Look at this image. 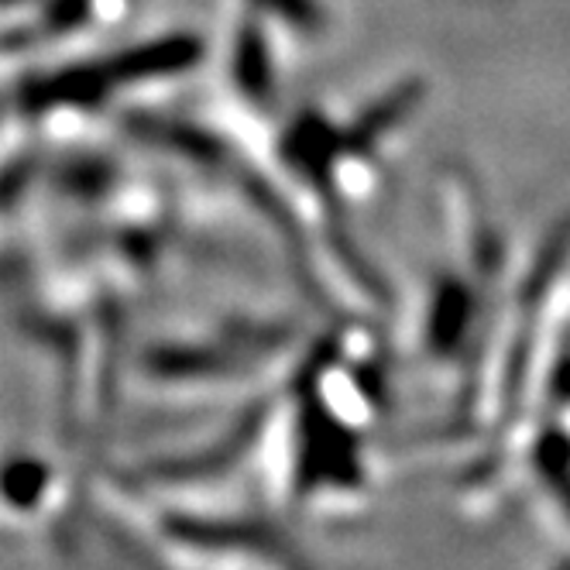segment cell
<instances>
[{
	"instance_id": "obj_3",
	"label": "cell",
	"mask_w": 570,
	"mask_h": 570,
	"mask_svg": "<svg viewBox=\"0 0 570 570\" xmlns=\"http://www.w3.org/2000/svg\"><path fill=\"white\" fill-rule=\"evenodd\" d=\"M230 4L255 11L296 56L327 46L341 24L334 0H230Z\"/></svg>"
},
{
	"instance_id": "obj_4",
	"label": "cell",
	"mask_w": 570,
	"mask_h": 570,
	"mask_svg": "<svg viewBox=\"0 0 570 570\" xmlns=\"http://www.w3.org/2000/svg\"><path fill=\"white\" fill-rule=\"evenodd\" d=\"M28 4H35V0H4V14H18V11H24Z\"/></svg>"
},
{
	"instance_id": "obj_1",
	"label": "cell",
	"mask_w": 570,
	"mask_h": 570,
	"mask_svg": "<svg viewBox=\"0 0 570 570\" xmlns=\"http://www.w3.org/2000/svg\"><path fill=\"white\" fill-rule=\"evenodd\" d=\"M207 52L210 46L203 35L173 28L100 56H69L49 69L24 76V83L18 87V107L24 117L94 114L125 94L176 83L207 62Z\"/></svg>"
},
{
	"instance_id": "obj_2",
	"label": "cell",
	"mask_w": 570,
	"mask_h": 570,
	"mask_svg": "<svg viewBox=\"0 0 570 570\" xmlns=\"http://www.w3.org/2000/svg\"><path fill=\"white\" fill-rule=\"evenodd\" d=\"M141 0H35L18 14H4L8 56H56L79 52L114 28L128 24Z\"/></svg>"
}]
</instances>
